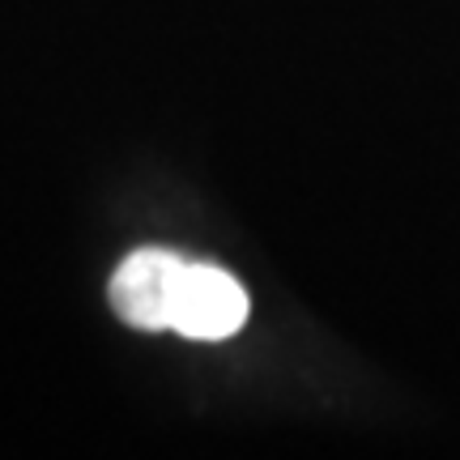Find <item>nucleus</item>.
I'll return each mask as SVG.
<instances>
[{"label": "nucleus", "instance_id": "nucleus-1", "mask_svg": "<svg viewBox=\"0 0 460 460\" xmlns=\"http://www.w3.org/2000/svg\"><path fill=\"white\" fill-rule=\"evenodd\" d=\"M111 307L132 329H171L188 341H226L243 329L247 295L226 269L141 247L115 269Z\"/></svg>", "mask_w": 460, "mask_h": 460}]
</instances>
